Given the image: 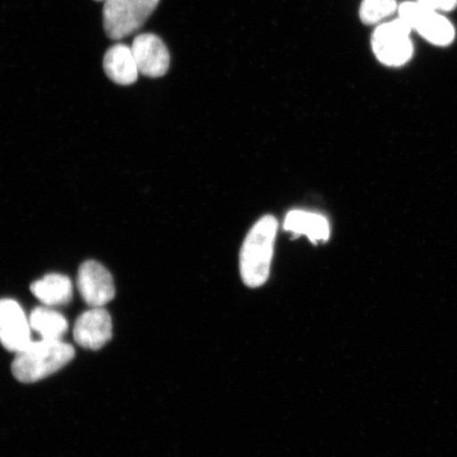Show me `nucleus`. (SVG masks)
Here are the masks:
<instances>
[{
	"label": "nucleus",
	"instance_id": "obj_1",
	"mask_svg": "<svg viewBox=\"0 0 457 457\" xmlns=\"http://www.w3.org/2000/svg\"><path fill=\"white\" fill-rule=\"evenodd\" d=\"M278 228L276 217L266 215L251 228L245 237L239 256V268L244 283L251 288L260 287L270 278Z\"/></svg>",
	"mask_w": 457,
	"mask_h": 457
},
{
	"label": "nucleus",
	"instance_id": "obj_2",
	"mask_svg": "<svg viewBox=\"0 0 457 457\" xmlns=\"http://www.w3.org/2000/svg\"><path fill=\"white\" fill-rule=\"evenodd\" d=\"M74 355L73 346L64 341H32L24 350L16 353L11 370L17 380L33 384L66 367Z\"/></svg>",
	"mask_w": 457,
	"mask_h": 457
},
{
	"label": "nucleus",
	"instance_id": "obj_3",
	"mask_svg": "<svg viewBox=\"0 0 457 457\" xmlns=\"http://www.w3.org/2000/svg\"><path fill=\"white\" fill-rule=\"evenodd\" d=\"M412 29L402 19L381 22L371 36V49L381 64L402 67L412 59Z\"/></svg>",
	"mask_w": 457,
	"mask_h": 457
},
{
	"label": "nucleus",
	"instance_id": "obj_4",
	"mask_svg": "<svg viewBox=\"0 0 457 457\" xmlns=\"http://www.w3.org/2000/svg\"><path fill=\"white\" fill-rule=\"evenodd\" d=\"M160 0H105L103 24L107 37L118 41L145 25Z\"/></svg>",
	"mask_w": 457,
	"mask_h": 457
},
{
	"label": "nucleus",
	"instance_id": "obj_5",
	"mask_svg": "<svg viewBox=\"0 0 457 457\" xmlns=\"http://www.w3.org/2000/svg\"><path fill=\"white\" fill-rule=\"evenodd\" d=\"M398 17L416 31L428 43L437 47H448L456 37L455 28L443 13L422 7L416 2L398 5Z\"/></svg>",
	"mask_w": 457,
	"mask_h": 457
},
{
	"label": "nucleus",
	"instance_id": "obj_6",
	"mask_svg": "<svg viewBox=\"0 0 457 457\" xmlns=\"http://www.w3.org/2000/svg\"><path fill=\"white\" fill-rule=\"evenodd\" d=\"M77 283L79 293L90 307H103L116 295L111 272L98 262H83L79 270Z\"/></svg>",
	"mask_w": 457,
	"mask_h": 457
},
{
	"label": "nucleus",
	"instance_id": "obj_7",
	"mask_svg": "<svg viewBox=\"0 0 457 457\" xmlns=\"http://www.w3.org/2000/svg\"><path fill=\"white\" fill-rule=\"evenodd\" d=\"M31 327L21 306L14 300H0V343L4 348L19 353L31 340Z\"/></svg>",
	"mask_w": 457,
	"mask_h": 457
},
{
	"label": "nucleus",
	"instance_id": "obj_8",
	"mask_svg": "<svg viewBox=\"0 0 457 457\" xmlns=\"http://www.w3.org/2000/svg\"><path fill=\"white\" fill-rule=\"evenodd\" d=\"M131 51L139 73L148 78L163 77L170 68V57L162 39L153 33L140 34L134 39Z\"/></svg>",
	"mask_w": 457,
	"mask_h": 457
},
{
	"label": "nucleus",
	"instance_id": "obj_9",
	"mask_svg": "<svg viewBox=\"0 0 457 457\" xmlns=\"http://www.w3.org/2000/svg\"><path fill=\"white\" fill-rule=\"evenodd\" d=\"M112 336L111 314L103 307H91L74 324L73 337L78 345L87 350H100Z\"/></svg>",
	"mask_w": 457,
	"mask_h": 457
},
{
	"label": "nucleus",
	"instance_id": "obj_10",
	"mask_svg": "<svg viewBox=\"0 0 457 457\" xmlns=\"http://www.w3.org/2000/svg\"><path fill=\"white\" fill-rule=\"evenodd\" d=\"M284 230L295 237L305 236L312 244L328 242L330 237L329 221L322 214L293 210L286 215Z\"/></svg>",
	"mask_w": 457,
	"mask_h": 457
},
{
	"label": "nucleus",
	"instance_id": "obj_11",
	"mask_svg": "<svg viewBox=\"0 0 457 457\" xmlns=\"http://www.w3.org/2000/svg\"><path fill=\"white\" fill-rule=\"evenodd\" d=\"M106 76L119 85H131L138 79L139 71L133 51L127 45L118 44L107 50L103 60Z\"/></svg>",
	"mask_w": 457,
	"mask_h": 457
},
{
	"label": "nucleus",
	"instance_id": "obj_12",
	"mask_svg": "<svg viewBox=\"0 0 457 457\" xmlns=\"http://www.w3.org/2000/svg\"><path fill=\"white\" fill-rule=\"evenodd\" d=\"M31 291L46 306H64L72 300L73 286L64 274L51 273L34 282Z\"/></svg>",
	"mask_w": 457,
	"mask_h": 457
},
{
	"label": "nucleus",
	"instance_id": "obj_13",
	"mask_svg": "<svg viewBox=\"0 0 457 457\" xmlns=\"http://www.w3.org/2000/svg\"><path fill=\"white\" fill-rule=\"evenodd\" d=\"M31 329L42 337L43 340H62L67 333L68 322L64 316L53 307H37L29 317Z\"/></svg>",
	"mask_w": 457,
	"mask_h": 457
},
{
	"label": "nucleus",
	"instance_id": "obj_14",
	"mask_svg": "<svg viewBox=\"0 0 457 457\" xmlns=\"http://www.w3.org/2000/svg\"><path fill=\"white\" fill-rule=\"evenodd\" d=\"M396 0H363L360 5V20L365 25H379L398 11Z\"/></svg>",
	"mask_w": 457,
	"mask_h": 457
},
{
	"label": "nucleus",
	"instance_id": "obj_15",
	"mask_svg": "<svg viewBox=\"0 0 457 457\" xmlns=\"http://www.w3.org/2000/svg\"><path fill=\"white\" fill-rule=\"evenodd\" d=\"M417 3L427 9L436 12H451L457 8V0H416Z\"/></svg>",
	"mask_w": 457,
	"mask_h": 457
},
{
	"label": "nucleus",
	"instance_id": "obj_16",
	"mask_svg": "<svg viewBox=\"0 0 457 457\" xmlns=\"http://www.w3.org/2000/svg\"><path fill=\"white\" fill-rule=\"evenodd\" d=\"M96 2H105V0H96Z\"/></svg>",
	"mask_w": 457,
	"mask_h": 457
}]
</instances>
